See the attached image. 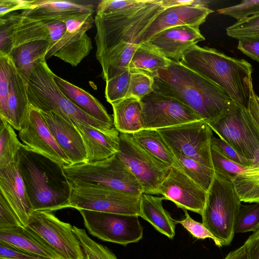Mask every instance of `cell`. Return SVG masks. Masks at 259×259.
Wrapping results in <instances>:
<instances>
[{
	"label": "cell",
	"instance_id": "cell-3",
	"mask_svg": "<svg viewBox=\"0 0 259 259\" xmlns=\"http://www.w3.org/2000/svg\"><path fill=\"white\" fill-rule=\"evenodd\" d=\"M223 89L238 105L246 108L253 88L252 65L207 47L195 45L180 61Z\"/></svg>",
	"mask_w": 259,
	"mask_h": 259
},
{
	"label": "cell",
	"instance_id": "cell-22",
	"mask_svg": "<svg viewBox=\"0 0 259 259\" xmlns=\"http://www.w3.org/2000/svg\"><path fill=\"white\" fill-rule=\"evenodd\" d=\"M74 126L82 138L87 151L88 163L102 161L117 152L119 132L116 128L105 132L81 123H76Z\"/></svg>",
	"mask_w": 259,
	"mask_h": 259
},
{
	"label": "cell",
	"instance_id": "cell-4",
	"mask_svg": "<svg viewBox=\"0 0 259 259\" xmlns=\"http://www.w3.org/2000/svg\"><path fill=\"white\" fill-rule=\"evenodd\" d=\"M165 9L162 0L153 2L138 11L121 14L96 15V57L99 63L123 44H136L151 23Z\"/></svg>",
	"mask_w": 259,
	"mask_h": 259
},
{
	"label": "cell",
	"instance_id": "cell-42",
	"mask_svg": "<svg viewBox=\"0 0 259 259\" xmlns=\"http://www.w3.org/2000/svg\"><path fill=\"white\" fill-rule=\"evenodd\" d=\"M131 71L127 70L106 81L105 96L110 104L120 101L128 96Z\"/></svg>",
	"mask_w": 259,
	"mask_h": 259
},
{
	"label": "cell",
	"instance_id": "cell-46",
	"mask_svg": "<svg viewBox=\"0 0 259 259\" xmlns=\"http://www.w3.org/2000/svg\"><path fill=\"white\" fill-rule=\"evenodd\" d=\"M19 14L14 13L8 17L0 19V52L8 55L13 49L14 28Z\"/></svg>",
	"mask_w": 259,
	"mask_h": 259
},
{
	"label": "cell",
	"instance_id": "cell-1",
	"mask_svg": "<svg viewBox=\"0 0 259 259\" xmlns=\"http://www.w3.org/2000/svg\"><path fill=\"white\" fill-rule=\"evenodd\" d=\"M153 78V91L178 99L207 123L223 117L236 104L221 87L181 62L171 61Z\"/></svg>",
	"mask_w": 259,
	"mask_h": 259
},
{
	"label": "cell",
	"instance_id": "cell-23",
	"mask_svg": "<svg viewBox=\"0 0 259 259\" xmlns=\"http://www.w3.org/2000/svg\"><path fill=\"white\" fill-rule=\"evenodd\" d=\"M94 7L92 4L65 1L36 0L31 9L24 10L21 14L32 19L65 22L86 14H94Z\"/></svg>",
	"mask_w": 259,
	"mask_h": 259
},
{
	"label": "cell",
	"instance_id": "cell-35",
	"mask_svg": "<svg viewBox=\"0 0 259 259\" xmlns=\"http://www.w3.org/2000/svg\"><path fill=\"white\" fill-rule=\"evenodd\" d=\"M0 168L17 161L19 152L24 144L20 143L14 128L6 120L1 119Z\"/></svg>",
	"mask_w": 259,
	"mask_h": 259
},
{
	"label": "cell",
	"instance_id": "cell-56",
	"mask_svg": "<svg viewBox=\"0 0 259 259\" xmlns=\"http://www.w3.org/2000/svg\"><path fill=\"white\" fill-rule=\"evenodd\" d=\"M224 259H248L244 245L230 252Z\"/></svg>",
	"mask_w": 259,
	"mask_h": 259
},
{
	"label": "cell",
	"instance_id": "cell-34",
	"mask_svg": "<svg viewBox=\"0 0 259 259\" xmlns=\"http://www.w3.org/2000/svg\"><path fill=\"white\" fill-rule=\"evenodd\" d=\"M232 181L242 202L259 203V154L254 159L251 168Z\"/></svg>",
	"mask_w": 259,
	"mask_h": 259
},
{
	"label": "cell",
	"instance_id": "cell-11",
	"mask_svg": "<svg viewBox=\"0 0 259 259\" xmlns=\"http://www.w3.org/2000/svg\"><path fill=\"white\" fill-rule=\"evenodd\" d=\"M83 224L92 236L104 241L125 246L143 237L139 216L80 209Z\"/></svg>",
	"mask_w": 259,
	"mask_h": 259
},
{
	"label": "cell",
	"instance_id": "cell-37",
	"mask_svg": "<svg viewBox=\"0 0 259 259\" xmlns=\"http://www.w3.org/2000/svg\"><path fill=\"white\" fill-rule=\"evenodd\" d=\"M154 0H104L100 1L96 15L126 14L138 11L149 5Z\"/></svg>",
	"mask_w": 259,
	"mask_h": 259
},
{
	"label": "cell",
	"instance_id": "cell-33",
	"mask_svg": "<svg viewBox=\"0 0 259 259\" xmlns=\"http://www.w3.org/2000/svg\"><path fill=\"white\" fill-rule=\"evenodd\" d=\"M139 45L123 44L110 53L100 64L102 77L106 81L129 70L134 52Z\"/></svg>",
	"mask_w": 259,
	"mask_h": 259
},
{
	"label": "cell",
	"instance_id": "cell-25",
	"mask_svg": "<svg viewBox=\"0 0 259 259\" xmlns=\"http://www.w3.org/2000/svg\"><path fill=\"white\" fill-rule=\"evenodd\" d=\"M29 107L27 84L13 62L10 78L7 122L14 129L19 131Z\"/></svg>",
	"mask_w": 259,
	"mask_h": 259
},
{
	"label": "cell",
	"instance_id": "cell-50",
	"mask_svg": "<svg viewBox=\"0 0 259 259\" xmlns=\"http://www.w3.org/2000/svg\"><path fill=\"white\" fill-rule=\"evenodd\" d=\"M36 1L27 0H0V16L18 10H29L35 5Z\"/></svg>",
	"mask_w": 259,
	"mask_h": 259
},
{
	"label": "cell",
	"instance_id": "cell-40",
	"mask_svg": "<svg viewBox=\"0 0 259 259\" xmlns=\"http://www.w3.org/2000/svg\"><path fill=\"white\" fill-rule=\"evenodd\" d=\"M13 61L10 56L0 52V118L8 121V101Z\"/></svg>",
	"mask_w": 259,
	"mask_h": 259
},
{
	"label": "cell",
	"instance_id": "cell-54",
	"mask_svg": "<svg viewBox=\"0 0 259 259\" xmlns=\"http://www.w3.org/2000/svg\"><path fill=\"white\" fill-rule=\"evenodd\" d=\"M247 110L259 129V96L255 94L253 89L251 92Z\"/></svg>",
	"mask_w": 259,
	"mask_h": 259
},
{
	"label": "cell",
	"instance_id": "cell-41",
	"mask_svg": "<svg viewBox=\"0 0 259 259\" xmlns=\"http://www.w3.org/2000/svg\"><path fill=\"white\" fill-rule=\"evenodd\" d=\"M259 229V203L241 204L235 224V233L255 232Z\"/></svg>",
	"mask_w": 259,
	"mask_h": 259
},
{
	"label": "cell",
	"instance_id": "cell-26",
	"mask_svg": "<svg viewBox=\"0 0 259 259\" xmlns=\"http://www.w3.org/2000/svg\"><path fill=\"white\" fill-rule=\"evenodd\" d=\"M54 79L61 92L80 109L95 119L114 126L113 120L105 108L93 96L55 74Z\"/></svg>",
	"mask_w": 259,
	"mask_h": 259
},
{
	"label": "cell",
	"instance_id": "cell-7",
	"mask_svg": "<svg viewBox=\"0 0 259 259\" xmlns=\"http://www.w3.org/2000/svg\"><path fill=\"white\" fill-rule=\"evenodd\" d=\"M63 169L71 184L98 185L138 196L144 193L138 180L116 153L102 161L71 164Z\"/></svg>",
	"mask_w": 259,
	"mask_h": 259
},
{
	"label": "cell",
	"instance_id": "cell-9",
	"mask_svg": "<svg viewBox=\"0 0 259 259\" xmlns=\"http://www.w3.org/2000/svg\"><path fill=\"white\" fill-rule=\"evenodd\" d=\"M208 125L244 157L253 160L259 154V129L248 110L237 104L224 116Z\"/></svg>",
	"mask_w": 259,
	"mask_h": 259
},
{
	"label": "cell",
	"instance_id": "cell-14",
	"mask_svg": "<svg viewBox=\"0 0 259 259\" xmlns=\"http://www.w3.org/2000/svg\"><path fill=\"white\" fill-rule=\"evenodd\" d=\"M141 101L144 128L158 130L202 120L178 99L153 91Z\"/></svg>",
	"mask_w": 259,
	"mask_h": 259
},
{
	"label": "cell",
	"instance_id": "cell-49",
	"mask_svg": "<svg viewBox=\"0 0 259 259\" xmlns=\"http://www.w3.org/2000/svg\"><path fill=\"white\" fill-rule=\"evenodd\" d=\"M23 226L18 218L0 194V230Z\"/></svg>",
	"mask_w": 259,
	"mask_h": 259
},
{
	"label": "cell",
	"instance_id": "cell-32",
	"mask_svg": "<svg viewBox=\"0 0 259 259\" xmlns=\"http://www.w3.org/2000/svg\"><path fill=\"white\" fill-rule=\"evenodd\" d=\"M49 22L30 19L19 14L14 28L13 49L32 41L44 40L49 42Z\"/></svg>",
	"mask_w": 259,
	"mask_h": 259
},
{
	"label": "cell",
	"instance_id": "cell-17",
	"mask_svg": "<svg viewBox=\"0 0 259 259\" xmlns=\"http://www.w3.org/2000/svg\"><path fill=\"white\" fill-rule=\"evenodd\" d=\"M207 192L181 170L171 167L169 173L159 185L157 194L173 202L178 207L201 214Z\"/></svg>",
	"mask_w": 259,
	"mask_h": 259
},
{
	"label": "cell",
	"instance_id": "cell-47",
	"mask_svg": "<svg viewBox=\"0 0 259 259\" xmlns=\"http://www.w3.org/2000/svg\"><path fill=\"white\" fill-rule=\"evenodd\" d=\"M185 211V217L181 221H176V224H180L194 237L198 239L210 238L215 244L221 247L223 245L221 241L217 239L201 223L194 220L188 213L187 210L183 209Z\"/></svg>",
	"mask_w": 259,
	"mask_h": 259
},
{
	"label": "cell",
	"instance_id": "cell-6",
	"mask_svg": "<svg viewBox=\"0 0 259 259\" xmlns=\"http://www.w3.org/2000/svg\"><path fill=\"white\" fill-rule=\"evenodd\" d=\"M241 202L232 181L214 173L201 215L202 223L223 246L233 240Z\"/></svg>",
	"mask_w": 259,
	"mask_h": 259
},
{
	"label": "cell",
	"instance_id": "cell-38",
	"mask_svg": "<svg viewBox=\"0 0 259 259\" xmlns=\"http://www.w3.org/2000/svg\"><path fill=\"white\" fill-rule=\"evenodd\" d=\"M73 227L82 249L84 259H117L108 247L92 239L85 230Z\"/></svg>",
	"mask_w": 259,
	"mask_h": 259
},
{
	"label": "cell",
	"instance_id": "cell-27",
	"mask_svg": "<svg viewBox=\"0 0 259 259\" xmlns=\"http://www.w3.org/2000/svg\"><path fill=\"white\" fill-rule=\"evenodd\" d=\"M48 47V41L39 40L22 44L12 50L9 55L26 84L33 71L46 60Z\"/></svg>",
	"mask_w": 259,
	"mask_h": 259
},
{
	"label": "cell",
	"instance_id": "cell-21",
	"mask_svg": "<svg viewBox=\"0 0 259 259\" xmlns=\"http://www.w3.org/2000/svg\"><path fill=\"white\" fill-rule=\"evenodd\" d=\"M40 112L53 136L71 164L87 162L86 149L76 128L53 111Z\"/></svg>",
	"mask_w": 259,
	"mask_h": 259
},
{
	"label": "cell",
	"instance_id": "cell-19",
	"mask_svg": "<svg viewBox=\"0 0 259 259\" xmlns=\"http://www.w3.org/2000/svg\"><path fill=\"white\" fill-rule=\"evenodd\" d=\"M213 12L208 7L199 5H185L165 8L147 28L139 40V45L169 28L189 25L199 28L207 17Z\"/></svg>",
	"mask_w": 259,
	"mask_h": 259
},
{
	"label": "cell",
	"instance_id": "cell-20",
	"mask_svg": "<svg viewBox=\"0 0 259 259\" xmlns=\"http://www.w3.org/2000/svg\"><path fill=\"white\" fill-rule=\"evenodd\" d=\"M0 194L10 205L23 226L33 211L17 161L0 168Z\"/></svg>",
	"mask_w": 259,
	"mask_h": 259
},
{
	"label": "cell",
	"instance_id": "cell-44",
	"mask_svg": "<svg viewBox=\"0 0 259 259\" xmlns=\"http://www.w3.org/2000/svg\"><path fill=\"white\" fill-rule=\"evenodd\" d=\"M153 77L141 71H131L128 96L140 99L153 91Z\"/></svg>",
	"mask_w": 259,
	"mask_h": 259
},
{
	"label": "cell",
	"instance_id": "cell-55",
	"mask_svg": "<svg viewBox=\"0 0 259 259\" xmlns=\"http://www.w3.org/2000/svg\"><path fill=\"white\" fill-rule=\"evenodd\" d=\"M209 2L204 0H162V5L165 8L185 5L208 7Z\"/></svg>",
	"mask_w": 259,
	"mask_h": 259
},
{
	"label": "cell",
	"instance_id": "cell-16",
	"mask_svg": "<svg viewBox=\"0 0 259 259\" xmlns=\"http://www.w3.org/2000/svg\"><path fill=\"white\" fill-rule=\"evenodd\" d=\"M19 136L29 149L63 166L72 164L53 136L40 112L30 105L19 131Z\"/></svg>",
	"mask_w": 259,
	"mask_h": 259
},
{
	"label": "cell",
	"instance_id": "cell-18",
	"mask_svg": "<svg viewBox=\"0 0 259 259\" xmlns=\"http://www.w3.org/2000/svg\"><path fill=\"white\" fill-rule=\"evenodd\" d=\"M205 39L199 28L183 25L161 31L145 43L168 59L180 62L187 50Z\"/></svg>",
	"mask_w": 259,
	"mask_h": 259
},
{
	"label": "cell",
	"instance_id": "cell-36",
	"mask_svg": "<svg viewBox=\"0 0 259 259\" xmlns=\"http://www.w3.org/2000/svg\"><path fill=\"white\" fill-rule=\"evenodd\" d=\"M174 154L180 170L207 192L214 177L213 169L192 159Z\"/></svg>",
	"mask_w": 259,
	"mask_h": 259
},
{
	"label": "cell",
	"instance_id": "cell-5",
	"mask_svg": "<svg viewBox=\"0 0 259 259\" xmlns=\"http://www.w3.org/2000/svg\"><path fill=\"white\" fill-rule=\"evenodd\" d=\"M54 74L46 60L33 71L27 84L30 106L43 112L53 111L73 125L81 123L105 132L116 128L91 116L75 105L58 88Z\"/></svg>",
	"mask_w": 259,
	"mask_h": 259
},
{
	"label": "cell",
	"instance_id": "cell-51",
	"mask_svg": "<svg viewBox=\"0 0 259 259\" xmlns=\"http://www.w3.org/2000/svg\"><path fill=\"white\" fill-rule=\"evenodd\" d=\"M237 49L249 58L259 62V38L239 39Z\"/></svg>",
	"mask_w": 259,
	"mask_h": 259
},
{
	"label": "cell",
	"instance_id": "cell-45",
	"mask_svg": "<svg viewBox=\"0 0 259 259\" xmlns=\"http://www.w3.org/2000/svg\"><path fill=\"white\" fill-rule=\"evenodd\" d=\"M218 12L239 21L259 14V0L243 1L239 4L220 9Z\"/></svg>",
	"mask_w": 259,
	"mask_h": 259
},
{
	"label": "cell",
	"instance_id": "cell-12",
	"mask_svg": "<svg viewBox=\"0 0 259 259\" xmlns=\"http://www.w3.org/2000/svg\"><path fill=\"white\" fill-rule=\"evenodd\" d=\"M116 154L138 180L144 193L157 194L158 188L171 167L143 149L127 134L119 132Z\"/></svg>",
	"mask_w": 259,
	"mask_h": 259
},
{
	"label": "cell",
	"instance_id": "cell-13",
	"mask_svg": "<svg viewBox=\"0 0 259 259\" xmlns=\"http://www.w3.org/2000/svg\"><path fill=\"white\" fill-rule=\"evenodd\" d=\"M26 227L45 241L62 259H84L73 227L60 220L53 212L33 211Z\"/></svg>",
	"mask_w": 259,
	"mask_h": 259
},
{
	"label": "cell",
	"instance_id": "cell-15",
	"mask_svg": "<svg viewBox=\"0 0 259 259\" xmlns=\"http://www.w3.org/2000/svg\"><path fill=\"white\" fill-rule=\"evenodd\" d=\"M48 28L50 40L46 59L54 56L76 66L93 48L87 29L69 31L64 22L55 20L49 21Z\"/></svg>",
	"mask_w": 259,
	"mask_h": 259
},
{
	"label": "cell",
	"instance_id": "cell-31",
	"mask_svg": "<svg viewBox=\"0 0 259 259\" xmlns=\"http://www.w3.org/2000/svg\"><path fill=\"white\" fill-rule=\"evenodd\" d=\"M171 60L163 56L146 43L139 45L132 58L129 70L141 71L154 77L160 69H166Z\"/></svg>",
	"mask_w": 259,
	"mask_h": 259
},
{
	"label": "cell",
	"instance_id": "cell-43",
	"mask_svg": "<svg viewBox=\"0 0 259 259\" xmlns=\"http://www.w3.org/2000/svg\"><path fill=\"white\" fill-rule=\"evenodd\" d=\"M226 33L238 40L259 38V14L237 21L226 28Z\"/></svg>",
	"mask_w": 259,
	"mask_h": 259
},
{
	"label": "cell",
	"instance_id": "cell-53",
	"mask_svg": "<svg viewBox=\"0 0 259 259\" xmlns=\"http://www.w3.org/2000/svg\"><path fill=\"white\" fill-rule=\"evenodd\" d=\"M248 259H259V229L244 244Z\"/></svg>",
	"mask_w": 259,
	"mask_h": 259
},
{
	"label": "cell",
	"instance_id": "cell-52",
	"mask_svg": "<svg viewBox=\"0 0 259 259\" xmlns=\"http://www.w3.org/2000/svg\"><path fill=\"white\" fill-rule=\"evenodd\" d=\"M0 259H42L0 243Z\"/></svg>",
	"mask_w": 259,
	"mask_h": 259
},
{
	"label": "cell",
	"instance_id": "cell-24",
	"mask_svg": "<svg viewBox=\"0 0 259 259\" xmlns=\"http://www.w3.org/2000/svg\"><path fill=\"white\" fill-rule=\"evenodd\" d=\"M0 243L42 259H62L34 232L23 226L0 230Z\"/></svg>",
	"mask_w": 259,
	"mask_h": 259
},
{
	"label": "cell",
	"instance_id": "cell-2",
	"mask_svg": "<svg viewBox=\"0 0 259 259\" xmlns=\"http://www.w3.org/2000/svg\"><path fill=\"white\" fill-rule=\"evenodd\" d=\"M17 163L33 211L68 208L72 188L62 165L24 145Z\"/></svg>",
	"mask_w": 259,
	"mask_h": 259
},
{
	"label": "cell",
	"instance_id": "cell-28",
	"mask_svg": "<svg viewBox=\"0 0 259 259\" xmlns=\"http://www.w3.org/2000/svg\"><path fill=\"white\" fill-rule=\"evenodd\" d=\"M163 197L143 193L141 195L140 217L158 232L172 239L175 235L176 222L163 208Z\"/></svg>",
	"mask_w": 259,
	"mask_h": 259
},
{
	"label": "cell",
	"instance_id": "cell-30",
	"mask_svg": "<svg viewBox=\"0 0 259 259\" xmlns=\"http://www.w3.org/2000/svg\"><path fill=\"white\" fill-rule=\"evenodd\" d=\"M127 134L136 144L155 157L170 167L180 169L174 152L157 130L144 128Z\"/></svg>",
	"mask_w": 259,
	"mask_h": 259
},
{
	"label": "cell",
	"instance_id": "cell-39",
	"mask_svg": "<svg viewBox=\"0 0 259 259\" xmlns=\"http://www.w3.org/2000/svg\"><path fill=\"white\" fill-rule=\"evenodd\" d=\"M211 157L214 173L231 181L251 168V167L241 165L228 159L212 146L211 147Z\"/></svg>",
	"mask_w": 259,
	"mask_h": 259
},
{
	"label": "cell",
	"instance_id": "cell-48",
	"mask_svg": "<svg viewBox=\"0 0 259 259\" xmlns=\"http://www.w3.org/2000/svg\"><path fill=\"white\" fill-rule=\"evenodd\" d=\"M211 146L228 159L241 165L252 167L253 160L248 159L239 154L224 140L212 136Z\"/></svg>",
	"mask_w": 259,
	"mask_h": 259
},
{
	"label": "cell",
	"instance_id": "cell-29",
	"mask_svg": "<svg viewBox=\"0 0 259 259\" xmlns=\"http://www.w3.org/2000/svg\"><path fill=\"white\" fill-rule=\"evenodd\" d=\"M111 105L114 125L119 132L132 134L144 129L141 99L130 96Z\"/></svg>",
	"mask_w": 259,
	"mask_h": 259
},
{
	"label": "cell",
	"instance_id": "cell-10",
	"mask_svg": "<svg viewBox=\"0 0 259 259\" xmlns=\"http://www.w3.org/2000/svg\"><path fill=\"white\" fill-rule=\"evenodd\" d=\"M174 153L192 159L213 169L212 130L203 120L157 130Z\"/></svg>",
	"mask_w": 259,
	"mask_h": 259
},
{
	"label": "cell",
	"instance_id": "cell-8",
	"mask_svg": "<svg viewBox=\"0 0 259 259\" xmlns=\"http://www.w3.org/2000/svg\"><path fill=\"white\" fill-rule=\"evenodd\" d=\"M71 184L68 208L140 217L141 196L98 185Z\"/></svg>",
	"mask_w": 259,
	"mask_h": 259
}]
</instances>
